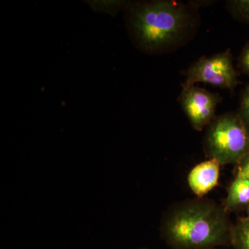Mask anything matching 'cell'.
<instances>
[{
	"instance_id": "8",
	"label": "cell",
	"mask_w": 249,
	"mask_h": 249,
	"mask_svg": "<svg viewBox=\"0 0 249 249\" xmlns=\"http://www.w3.org/2000/svg\"><path fill=\"white\" fill-rule=\"evenodd\" d=\"M230 246L233 249H249V218H241L232 224Z\"/></svg>"
},
{
	"instance_id": "4",
	"label": "cell",
	"mask_w": 249,
	"mask_h": 249,
	"mask_svg": "<svg viewBox=\"0 0 249 249\" xmlns=\"http://www.w3.org/2000/svg\"><path fill=\"white\" fill-rule=\"evenodd\" d=\"M198 83L233 91L238 79L230 49L211 56L201 57L187 70L182 88Z\"/></svg>"
},
{
	"instance_id": "15",
	"label": "cell",
	"mask_w": 249,
	"mask_h": 249,
	"mask_svg": "<svg viewBox=\"0 0 249 249\" xmlns=\"http://www.w3.org/2000/svg\"></svg>"
},
{
	"instance_id": "12",
	"label": "cell",
	"mask_w": 249,
	"mask_h": 249,
	"mask_svg": "<svg viewBox=\"0 0 249 249\" xmlns=\"http://www.w3.org/2000/svg\"><path fill=\"white\" fill-rule=\"evenodd\" d=\"M237 176L249 178V153L237 165Z\"/></svg>"
},
{
	"instance_id": "13",
	"label": "cell",
	"mask_w": 249,
	"mask_h": 249,
	"mask_svg": "<svg viewBox=\"0 0 249 249\" xmlns=\"http://www.w3.org/2000/svg\"><path fill=\"white\" fill-rule=\"evenodd\" d=\"M247 218L249 219V204L248 206H247Z\"/></svg>"
},
{
	"instance_id": "3",
	"label": "cell",
	"mask_w": 249,
	"mask_h": 249,
	"mask_svg": "<svg viewBox=\"0 0 249 249\" xmlns=\"http://www.w3.org/2000/svg\"><path fill=\"white\" fill-rule=\"evenodd\" d=\"M204 145L210 159L237 165L249 153V133L237 113H225L208 126Z\"/></svg>"
},
{
	"instance_id": "6",
	"label": "cell",
	"mask_w": 249,
	"mask_h": 249,
	"mask_svg": "<svg viewBox=\"0 0 249 249\" xmlns=\"http://www.w3.org/2000/svg\"><path fill=\"white\" fill-rule=\"evenodd\" d=\"M220 163L214 159L201 162L190 171L188 184L198 198H203L217 186Z\"/></svg>"
},
{
	"instance_id": "10",
	"label": "cell",
	"mask_w": 249,
	"mask_h": 249,
	"mask_svg": "<svg viewBox=\"0 0 249 249\" xmlns=\"http://www.w3.org/2000/svg\"><path fill=\"white\" fill-rule=\"evenodd\" d=\"M237 114L249 133V84L244 90L241 96L240 106Z\"/></svg>"
},
{
	"instance_id": "2",
	"label": "cell",
	"mask_w": 249,
	"mask_h": 249,
	"mask_svg": "<svg viewBox=\"0 0 249 249\" xmlns=\"http://www.w3.org/2000/svg\"><path fill=\"white\" fill-rule=\"evenodd\" d=\"M127 24L134 42L147 53H160L178 47L196 27L192 6L175 1L129 4Z\"/></svg>"
},
{
	"instance_id": "14",
	"label": "cell",
	"mask_w": 249,
	"mask_h": 249,
	"mask_svg": "<svg viewBox=\"0 0 249 249\" xmlns=\"http://www.w3.org/2000/svg\"><path fill=\"white\" fill-rule=\"evenodd\" d=\"M224 249V248H213V249Z\"/></svg>"
},
{
	"instance_id": "9",
	"label": "cell",
	"mask_w": 249,
	"mask_h": 249,
	"mask_svg": "<svg viewBox=\"0 0 249 249\" xmlns=\"http://www.w3.org/2000/svg\"><path fill=\"white\" fill-rule=\"evenodd\" d=\"M227 9L237 20L249 24V0L228 1Z\"/></svg>"
},
{
	"instance_id": "5",
	"label": "cell",
	"mask_w": 249,
	"mask_h": 249,
	"mask_svg": "<svg viewBox=\"0 0 249 249\" xmlns=\"http://www.w3.org/2000/svg\"><path fill=\"white\" fill-rule=\"evenodd\" d=\"M221 101L220 95L196 85L182 88L178 98L180 106L192 127L196 131L202 130L212 123Z\"/></svg>"
},
{
	"instance_id": "7",
	"label": "cell",
	"mask_w": 249,
	"mask_h": 249,
	"mask_svg": "<svg viewBox=\"0 0 249 249\" xmlns=\"http://www.w3.org/2000/svg\"><path fill=\"white\" fill-rule=\"evenodd\" d=\"M249 204V178L237 176L228 190L224 200V209L228 213L237 211Z\"/></svg>"
},
{
	"instance_id": "1",
	"label": "cell",
	"mask_w": 249,
	"mask_h": 249,
	"mask_svg": "<svg viewBox=\"0 0 249 249\" xmlns=\"http://www.w3.org/2000/svg\"><path fill=\"white\" fill-rule=\"evenodd\" d=\"M223 205L204 198L178 203L165 213L160 232L173 249H208L230 246L232 223Z\"/></svg>"
},
{
	"instance_id": "11",
	"label": "cell",
	"mask_w": 249,
	"mask_h": 249,
	"mask_svg": "<svg viewBox=\"0 0 249 249\" xmlns=\"http://www.w3.org/2000/svg\"><path fill=\"white\" fill-rule=\"evenodd\" d=\"M238 66L241 71L249 77V43L244 47L241 52Z\"/></svg>"
}]
</instances>
